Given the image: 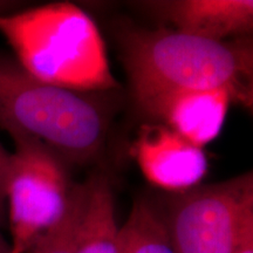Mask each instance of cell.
<instances>
[{
    "label": "cell",
    "mask_w": 253,
    "mask_h": 253,
    "mask_svg": "<svg viewBox=\"0 0 253 253\" xmlns=\"http://www.w3.org/2000/svg\"><path fill=\"white\" fill-rule=\"evenodd\" d=\"M121 59L142 110L167 95L221 89L253 107V45L246 38L214 41L170 28H130L120 37Z\"/></svg>",
    "instance_id": "6da1fadb"
},
{
    "label": "cell",
    "mask_w": 253,
    "mask_h": 253,
    "mask_svg": "<svg viewBox=\"0 0 253 253\" xmlns=\"http://www.w3.org/2000/svg\"><path fill=\"white\" fill-rule=\"evenodd\" d=\"M0 34L38 80L78 93L118 88L93 19L71 2L0 14Z\"/></svg>",
    "instance_id": "7a4b0ae2"
},
{
    "label": "cell",
    "mask_w": 253,
    "mask_h": 253,
    "mask_svg": "<svg viewBox=\"0 0 253 253\" xmlns=\"http://www.w3.org/2000/svg\"><path fill=\"white\" fill-rule=\"evenodd\" d=\"M0 128L41 142L66 164H84L102 148L107 116L84 93L38 80L0 53Z\"/></svg>",
    "instance_id": "3957f363"
},
{
    "label": "cell",
    "mask_w": 253,
    "mask_h": 253,
    "mask_svg": "<svg viewBox=\"0 0 253 253\" xmlns=\"http://www.w3.org/2000/svg\"><path fill=\"white\" fill-rule=\"evenodd\" d=\"M163 216L175 253H236L253 230V175L179 192Z\"/></svg>",
    "instance_id": "277c9868"
},
{
    "label": "cell",
    "mask_w": 253,
    "mask_h": 253,
    "mask_svg": "<svg viewBox=\"0 0 253 253\" xmlns=\"http://www.w3.org/2000/svg\"><path fill=\"white\" fill-rule=\"evenodd\" d=\"M11 137L15 150L6 182L9 253H27L63 217L73 184L66 163L47 145L23 135Z\"/></svg>",
    "instance_id": "5b68a950"
},
{
    "label": "cell",
    "mask_w": 253,
    "mask_h": 253,
    "mask_svg": "<svg viewBox=\"0 0 253 253\" xmlns=\"http://www.w3.org/2000/svg\"><path fill=\"white\" fill-rule=\"evenodd\" d=\"M132 155L148 181L175 194L199 185L208 171L204 150L162 123L142 126Z\"/></svg>",
    "instance_id": "8992f818"
},
{
    "label": "cell",
    "mask_w": 253,
    "mask_h": 253,
    "mask_svg": "<svg viewBox=\"0 0 253 253\" xmlns=\"http://www.w3.org/2000/svg\"><path fill=\"white\" fill-rule=\"evenodd\" d=\"M231 104L225 90H186L161 97L143 112L203 149L220 134Z\"/></svg>",
    "instance_id": "52a82bcc"
},
{
    "label": "cell",
    "mask_w": 253,
    "mask_h": 253,
    "mask_svg": "<svg viewBox=\"0 0 253 253\" xmlns=\"http://www.w3.org/2000/svg\"><path fill=\"white\" fill-rule=\"evenodd\" d=\"M155 7L173 30L209 40L246 38L253 28L252 0H175Z\"/></svg>",
    "instance_id": "ba28073f"
},
{
    "label": "cell",
    "mask_w": 253,
    "mask_h": 253,
    "mask_svg": "<svg viewBox=\"0 0 253 253\" xmlns=\"http://www.w3.org/2000/svg\"><path fill=\"white\" fill-rule=\"evenodd\" d=\"M88 204L75 253H119V226L112 185L102 173L88 179Z\"/></svg>",
    "instance_id": "9c48e42d"
},
{
    "label": "cell",
    "mask_w": 253,
    "mask_h": 253,
    "mask_svg": "<svg viewBox=\"0 0 253 253\" xmlns=\"http://www.w3.org/2000/svg\"><path fill=\"white\" fill-rule=\"evenodd\" d=\"M119 253H175L162 213L147 199L136 201L119 227Z\"/></svg>",
    "instance_id": "30bf717a"
},
{
    "label": "cell",
    "mask_w": 253,
    "mask_h": 253,
    "mask_svg": "<svg viewBox=\"0 0 253 253\" xmlns=\"http://www.w3.org/2000/svg\"><path fill=\"white\" fill-rule=\"evenodd\" d=\"M88 179L73 184L66 212L54 226L46 231L27 253H75L88 204Z\"/></svg>",
    "instance_id": "8fae6325"
},
{
    "label": "cell",
    "mask_w": 253,
    "mask_h": 253,
    "mask_svg": "<svg viewBox=\"0 0 253 253\" xmlns=\"http://www.w3.org/2000/svg\"><path fill=\"white\" fill-rule=\"evenodd\" d=\"M11 154H8L0 143V226L6 218V182L9 169Z\"/></svg>",
    "instance_id": "7c38bea8"
},
{
    "label": "cell",
    "mask_w": 253,
    "mask_h": 253,
    "mask_svg": "<svg viewBox=\"0 0 253 253\" xmlns=\"http://www.w3.org/2000/svg\"><path fill=\"white\" fill-rule=\"evenodd\" d=\"M236 253H253V230L246 233Z\"/></svg>",
    "instance_id": "4fadbf2b"
},
{
    "label": "cell",
    "mask_w": 253,
    "mask_h": 253,
    "mask_svg": "<svg viewBox=\"0 0 253 253\" xmlns=\"http://www.w3.org/2000/svg\"><path fill=\"white\" fill-rule=\"evenodd\" d=\"M0 253H9V244L0 236Z\"/></svg>",
    "instance_id": "5bb4252c"
}]
</instances>
